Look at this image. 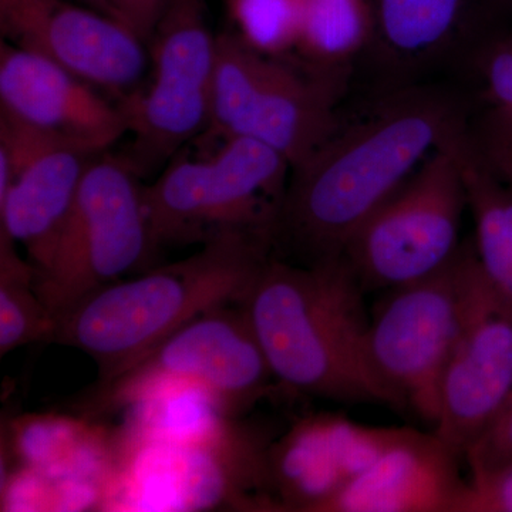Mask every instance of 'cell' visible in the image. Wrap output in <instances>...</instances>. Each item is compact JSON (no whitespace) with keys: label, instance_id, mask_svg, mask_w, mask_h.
<instances>
[{"label":"cell","instance_id":"1","mask_svg":"<svg viewBox=\"0 0 512 512\" xmlns=\"http://www.w3.org/2000/svg\"><path fill=\"white\" fill-rule=\"evenodd\" d=\"M466 110V94L420 83L393 90L369 116L336 128L293 168L274 248L285 245L302 265L342 256L367 218L463 131Z\"/></svg>","mask_w":512,"mask_h":512},{"label":"cell","instance_id":"2","mask_svg":"<svg viewBox=\"0 0 512 512\" xmlns=\"http://www.w3.org/2000/svg\"><path fill=\"white\" fill-rule=\"evenodd\" d=\"M363 296L343 256L311 265L268 259L241 305L279 389L400 412L370 366Z\"/></svg>","mask_w":512,"mask_h":512},{"label":"cell","instance_id":"3","mask_svg":"<svg viewBox=\"0 0 512 512\" xmlns=\"http://www.w3.org/2000/svg\"><path fill=\"white\" fill-rule=\"evenodd\" d=\"M272 255L268 235L224 232L190 258L90 293L57 319L53 343L92 357L107 382L191 320L244 302Z\"/></svg>","mask_w":512,"mask_h":512},{"label":"cell","instance_id":"4","mask_svg":"<svg viewBox=\"0 0 512 512\" xmlns=\"http://www.w3.org/2000/svg\"><path fill=\"white\" fill-rule=\"evenodd\" d=\"M214 417L178 434L136 430L117 439L103 507L200 511L215 507L276 511L264 429Z\"/></svg>","mask_w":512,"mask_h":512},{"label":"cell","instance_id":"5","mask_svg":"<svg viewBox=\"0 0 512 512\" xmlns=\"http://www.w3.org/2000/svg\"><path fill=\"white\" fill-rule=\"evenodd\" d=\"M197 150L181 148L156 183L144 187L154 249L204 244L229 231L274 241L292 165L248 137L202 133Z\"/></svg>","mask_w":512,"mask_h":512},{"label":"cell","instance_id":"6","mask_svg":"<svg viewBox=\"0 0 512 512\" xmlns=\"http://www.w3.org/2000/svg\"><path fill=\"white\" fill-rule=\"evenodd\" d=\"M175 389L200 390L229 417L279 390L241 303L191 320L120 375L94 384L73 409L92 420Z\"/></svg>","mask_w":512,"mask_h":512},{"label":"cell","instance_id":"7","mask_svg":"<svg viewBox=\"0 0 512 512\" xmlns=\"http://www.w3.org/2000/svg\"><path fill=\"white\" fill-rule=\"evenodd\" d=\"M342 82L252 49L237 33L217 36L211 121L205 133L248 137L275 148L293 168L338 128Z\"/></svg>","mask_w":512,"mask_h":512},{"label":"cell","instance_id":"8","mask_svg":"<svg viewBox=\"0 0 512 512\" xmlns=\"http://www.w3.org/2000/svg\"><path fill=\"white\" fill-rule=\"evenodd\" d=\"M461 136L437 147L350 238L342 256L365 293L420 281L456 258L468 210Z\"/></svg>","mask_w":512,"mask_h":512},{"label":"cell","instance_id":"9","mask_svg":"<svg viewBox=\"0 0 512 512\" xmlns=\"http://www.w3.org/2000/svg\"><path fill=\"white\" fill-rule=\"evenodd\" d=\"M138 178L126 157L107 151L87 168L49 265L35 275L36 292L56 322L87 295L144 268L156 254Z\"/></svg>","mask_w":512,"mask_h":512},{"label":"cell","instance_id":"10","mask_svg":"<svg viewBox=\"0 0 512 512\" xmlns=\"http://www.w3.org/2000/svg\"><path fill=\"white\" fill-rule=\"evenodd\" d=\"M473 256L474 244H463L436 274L387 289L370 318L367 356L373 372L400 412L412 410L433 429L441 382L463 323Z\"/></svg>","mask_w":512,"mask_h":512},{"label":"cell","instance_id":"11","mask_svg":"<svg viewBox=\"0 0 512 512\" xmlns=\"http://www.w3.org/2000/svg\"><path fill=\"white\" fill-rule=\"evenodd\" d=\"M147 46L150 83L119 101L133 134L123 156L140 175L168 163L210 127L217 36L208 28L205 0H170Z\"/></svg>","mask_w":512,"mask_h":512},{"label":"cell","instance_id":"12","mask_svg":"<svg viewBox=\"0 0 512 512\" xmlns=\"http://www.w3.org/2000/svg\"><path fill=\"white\" fill-rule=\"evenodd\" d=\"M512 389V302L478 264L468 272L463 323L444 372L433 431L464 458Z\"/></svg>","mask_w":512,"mask_h":512},{"label":"cell","instance_id":"13","mask_svg":"<svg viewBox=\"0 0 512 512\" xmlns=\"http://www.w3.org/2000/svg\"><path fill=\"white\" fill-rule=\"evenodd\" d=\"M103 153L37 130L0 110V229L23 245L36 272L49 265L87 168Z\"/></svg>","mask_w":512,"mask_h":512},{"label":"cell","instance_id":"14","mask_svg":"<svg viewBox=\"0 0 512 512\" xmlns=\"http://www.w3.org/2000/svg\"><path fill=\"white\" fill-rule=\"evenodd\" d=\"M2 39L94 87L126 92L147 69V45L119 20L64 0H0Z\"/></svg>","mask_w":512,"mask_h":512},{"label":"cell","instance_id":"15","mask_svg":"<svg viewBox=\"0 0 512 512\" xmlns=\"http://www.w3.org/2000/svg\"><path fill=\"white\" fill-rule=\"evenodd\" d=\"M402 433L394 427L355 423L340 414H312L299 420L269 451L276 511L323 512Z\"/></svg>","mask_w":512,"mask_h":512},{"label":"cell","instance_id":"16","mask_svg":"<svg viewBox=\"0 0 512 512\" xmlns=\"http://www.w3.org/2000/svg\"><path fill=\"white\" fill-rule=\"evenodd\" d=\"M375 36L367 53L389 76L407 79L443 64H466L471 53L504 25L507 0H372Z\"/></svg>","mask_w":512,"mask_h":512},{"label":"cell","instance_id":"17","mask_svg":"<svg viewBox=\"0 0 512 512\" xmlns=\"http://www.w3.org/2000/svg\"><path fill=\"white\" fill-rule=\"evenodd\" d=\"M0 110L37 130L106 153L128 133L114 106L46 57L0 42Z\"/></svg>","mask_w":512,"mask_h":512},{"label":"cell","instance_id":"18","mask_svg":"<svg viewBox=\"0 0 512 512\" xmlns=\"http://www.w3.org/2000/svg\"><path fill=\"white\" fill-rule=\"evenodd\" d=\"M461 458L434 431L403 429L323 512H457L467 485Z\"/></svg>","mask_w":512,"mask_h":512},{"label":"cell","instance_id":"19","mask_svg":"<svg viewBox=\"0 0 512 512\" xmlns=\"http://www.w3.org/2000/svg\"><path fill=\"white\" fill-rule=\"evenodd\" d=\"M466 72L464 141L485 170L512 185V25L480 43Z\"/></svg>","mask_w":512,"mask_h":512},{"label":"cell","instance_id":"20","mask_svg":"<svg viewBox=\"0 0 512 512\" xmlns=\"http://www.w3.org/2000/svg\"><path fill=\"white\" fill-rule=\"evenodd\" d=\"M375 36L372 0H302L296 52L311 72L338 80L369 50Z\"/></svg>","mask_w":512,"mask_h":512},{"label":"cell","instance_id":"21","mask_svg":"<svg viewBox=\"0 0 512 512\" xmlns=\"http://www.w3.org/2000/svg\"><path fill=\"white\" fill-rule=\"evenodd\" d=\"M468 211L476 225L473 242L478 264L512 302V185L494 177L478 163L461 136Z\"/></svg>","mask_w":512,"mask_h":512},{"label":"cell","instance_id":"22","mask_svg":"<svg viewBox=\"0 0 512 512\" xmlns=\"http://www.w3.org/2000/svg\"><path fill=\"white\" fill-rule=\"evenodd\" d=\"M35 266L20 258L0 229V355L30 343L53 342L56 319L35 289Z\"/></svg>","mask_w":512,"mask_h":512},{"label":"cell","instance_id":"23","mask_svg":"<svg viewBox=\"0 0 512 512\" xmlns=\"http://www.w3.org/2000/svg\"><path fill=\"white\" fill-rule=\"evenodd\" d=\"M234 30L259 53L289 59L302 25V0H227Z\"/></svg>","mask_w":512,"mask_h":512},{"label":"cell","instance_id":"24","mask_svg":"<svg viewBox=\"0 0 512 512\" xmlns=\"http://www.w3.org/2000/svg\"><path fill=\"white\" fill-rule=\"evenodd\" d=\"M471 476L490 473L512 461V389L500 412L464 456Z\"/></svg>","mask_w":512,"mask_h":512},{"label":"cell","instance_id":"25","mask_svg":"<svg viewBox=\"0 0 512 512\" xmlns=\"http://www.w3.org/2000/svg\"><path fill=\"white\" fill-rule=\"evenodd\" d=\"M457 512H512V461L490 473L471 476Z\"/></svg>","mask_w":512,"mask_h":512},{"label":"cell","instance_id":"26","mask_svg":"<svg viewBox=\"0 0 512 512\" xmlns=\"http://www.w3.org/2000/svg\"><path fill=\"white\" fill-rule=\"evenodd\" d=\"M107 3L111 16L148 45L170 0H107Z\"/></svg>","mask_w":512,"mask_h":512},{"label":"cell","instance_id":"27","mask_svg":"<svg viewBox=\"0 0 512 512\" xmlns=\"http://www.w3.org/2000/svg\"><path fill=\"white\" fill-rule=\"evenodd\" d=\"M83 2H86V5L89 6V8L113 18V16H111L110 6L109 3H107V0H83Z\"/></svg>","mask_w":512,"mask_h":512},{"label":"cell","instance_id":"28","mask_svg":"<svg viewBox=\"0 0 512 512\" xmlns=\"http://www.w3.org/2000/svg\"><path fill=\"white\" fill-rule=\"evenodd\" d=\"M508 6H510V9L512 10V0H507Z\"/></svg>","mask_w":512,"mask_h":512}]
</instances>
